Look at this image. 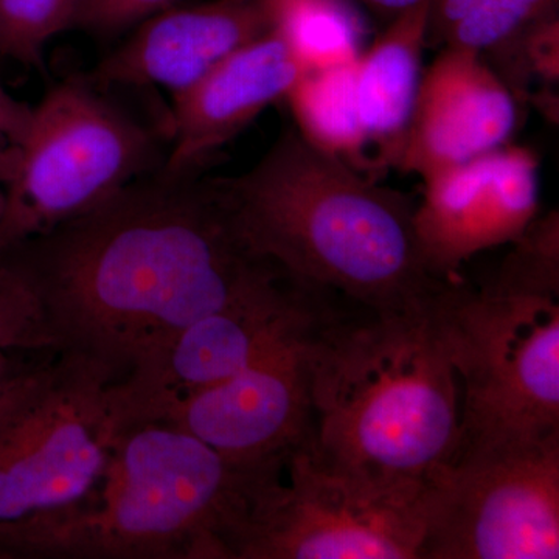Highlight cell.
Here are the masks:
<instances>
[{"instance_id":"d4e9b609","label":"cell","mask_w":559,"mask_h":559,"mask_svg":"<svg viewBox=\"0 0 559 559\" xmlns=\"http://www.w3.org/2000/svg\"><path fill=\"white\" fill-rule=\"evenodd\" d=\"M32 106L17 102L0 86V138L20 146L32 120Z\"/></svg>"},{"instance_id":"8992f818","label":"cell","mask_w":559,"mask_h":559,"mask_svg":"<svg viewBox=\"0 0 559 559\" xmlns=\"http://www.w3.org/2000/svg\"><path fill=\"white\" fill-rule=\"evenodd\" d=\"M558 299L495 285L473 293L459 282L441 294L460 384L459 448L559 433Z\"/></svg>"},{"instance_id":"603a6c76","label":"cell","mask_w":559,"mask_h":559,"mask_svg":"<svg viewBox=\"0 0 559 559\" xmlns=\"http://www.w3.org/2000/svg\"><path fill=\"white\" fill-rule=\"evenodd\" d=\"M176 0H75L72 27L94 35H116L151 14L168 9Z\"/></svg>"},{"instance_id":"5b68a950","label":"cell","mask_w":559,"mask_h":559,"mask_svg":"<svg viewBox=\"0 0 559 559\" xmlns=\"http://www.w3.org/2000/svg\"><path fill=\"white\" fill-rule=\"evenodd\" d=\"M108 364L58 352L43 380L0 415V558L33 525L90 496L123 429Z\"/></svg>"},{"instance_id":"7a4b0ae2","label":"cell","mask_w":559,"mask_h":559,"mask_svg":"<svg viewBox=\"0 0 559 559\" xmlns=\"http://www.w3.org/2000/svg\"><path fill=\"white\" fill-rule=\"evenodd\" d=\"M439 299L411 311L331 304L320 319L310 443L329 468L382 489H423L454 457L462 406Z\"/></svg>"},{"instance_id":"30bf717a","label":"cell","mask_w":559,"mask_h":559,"mask_svg":"<svg viewBox=\"0 0 559 559\" xmlns=\"http://www.w3.org/2000/svg\"><path fill=\"white\" fill-rule=\"evenodd\" d=\"M331 296L278 272L194 320L117 381L123 428L156 419L171 404L229 380L280 342L310 329Z\"/></svg>"},{"instance_id":"52a82bcc","label":"cell","mask_w":559,"mask_h":559,"mask_svg":"<svg viewBox=\"0 0 559 559\" xmlns=\"http://www.w3.org/2000/svg\"><path fill=\"white\" fill-rule=\"evenodd\" d=\"M154 143L130 116L80 81H66L33 108L3 186L0 250L97 207L145 176Z\"/></svg>"},{"instance_id":"ba28073f","label":"cell","mask_w":559,"mask_h":559,"mask_svg":"<svg viewBox=\"0 0 559 559\" xmlns=\"http://www.w3.org/2000/svg\"><path fill=\"white\" fill-rule=\"evenodd\" d=\"M423 507L419 559H558L559 433L459 448Z\"/></svg>"},{"instance_id":"8fae6325","label":"cell","mask_w":559,"mask_h":559,"mask_svg":"<svg viewBox=\"0 0 559 559\" xmlns=\"http://www.w3.org/2000/svg\"><path fill=\"white\" fill-rule=\"evenodd\" d=\"M323 314L229 380L171 404L156 419L242 465L283 462L312 437L310 347Z\"/></svg>"},{"instance_id":"7402d4cb","label":"cell","mask_w":559,"mask_h":559,"mask_svg":"<svg viewBox=\"0 0 559 559\" xmlns=\"http://www.w3.org/2000/svg\"><path fill=\"white\" fill-rule=\"evenodd\" d=\"M491 285L521 293L559 297V218L551 212L533 221L513 241Z\"/></svg>"},{"instance_id":"83f0119b","label":"cell","mask_w":559,"mask_h":559,"mask_svg":"<svg viewBox=\"0 0 559 559\" xmlns=\"http://www.w3.org/2000/svg\"><path fill=\"white\" fill-rule=\"evenodd\" d=\"M3 202H5V193H3V183L0 182V219H2Z\"/></svg>"},{"instance_id":"6da1fadb","label":"cell","mask_w":559,"mask_h":559,"mask_svg":"<svg viewBox=\"0 0 559 559\" xmlns=\"http://www.w3.org/2000/svg\"><path fill=\"white\" fill-rule=\"evenodd\" d=\"M61 352L120 377L178 331L283 272L235 227L215 179L140 178L97 207L10 246Z\"/></svg>"},{"instance_id":"e0dca14e","label":"cell","mask_w":559,"mask_h":559,"mask_svg":"<svg viewBox=\"0 0 559 559\" xmlns=\"http://www.w3.org/2000/svg\"><path fill=\"white\" fill-rule=\"evenodd\" d=\"M356 66L305 72L285 100L301 138L367 176L373 167L360 123Z\"/></svg>"},{"instance_id":"7c38bea8","label":"cell","mask_w":559,"mask_h":559,"mask_svg":"<svg viewBox=\"0 0 559 559\" xmlns=\"http://www.w3.org/2000/svg\"><path fill=\"white\" fill-rule=\"evenodd\" d=\"M414 224L429 270L457 280L484 250L513 242L539 210V160L532 150L500 146L423 180Z\"/></svg>"},{"instance_id":"5bb4252c","label":"cell","mask_w":559,"mask_h":559,"mask_svg":"<svg viewBox=\"0 0 559 559\" xmlns=\"http://www.w3.org/2000/svg\"><path fill=\"white\" fill-rule=\"evenodd\" d=\"M270 0H210L151 14L94 72L100 84L182 94L246 44L272 31Z\"/></svg>"},{"instance_id":"3957f363","label":"cell","mask_w":559,"mask_h":559,"mask_svg":"<svg viewBox=\"0 0 559 559\" xmlns=\"http://www.w3.org/2000/svg\"><path fill=\"white\" fill-rule=\"evenodd\" d=\"M242 240L289 277L371 310L429 307L457 280L433 274L415 205L286 130L249 171L215 179Z\"/></svg>"},{"instance_id":"9a60e30c","label":"cell","mask_w":559,"mask_h":559,"mask_svg":"<svg viewBox=\"0 0 559 559\" xmlns=\"http://www.w3.org/2000/svg\"><path fill=\"white\" fill-rule=\"evenodd\" d=\"M272 28L231 53L190 90L176 95L173 145L160 175L193 176L202 162L248 128L304 75Z\"/></svg>"},{"instance_id":"ffe728a7","label":"cell","mask_w":559,"mask_h":559,"mask_svg":"<svg viewBox=\"0 0 559 559\" xmlns=\"http://www.w3.org/2000/svg\"><path fill=\"white\" fill-rule=\"evenodd\" d=\"M61 352L31 272L14 248L0 250V358Z\"/></svg>"},{"instance_id":"277c9868","label":"cell","mask_w":559,"mask_h":559,"mask_svg":"<svg viewBox=\"0 0 559 559\" xmlns=\"http://www.w3.org/2000/svg\"><path fill=\"white\" fill-rule=\"evenodd\" d=\"M280 465L234 462L162 419L124 426L90 496L22 533L9 558L237 559Z\"/></svg>"},{"instance_id":"484cf974","label":"cell","mask_w":559,"mask_h":559,"mask_svg":"<svg viewBox=\"0 0 559 559\" xmlns=\"http://www.w3.org/2000/svg\"><path fill=\"white\" fill-rule=\"evenodd\" d=\"M353 2L364 3L381 16L389 17L390 21L399 17L400 14L406 13L421 3L429 2V0H353Z\"/></svg>"},{"instance_id":"d6986e66","label":"cell","mask_w":559,"mask_h":559,"mask_svg":"<svg viewBox=\"0 0 559 559\" xmlns=\"http://www.w3.org/2000/svg\"><path fill=\"white\" fill-rule=\"evenodd\" d=\"M558 10V0H430L428 46L491 53Z\"/></svg>"},{"instance_id":"cb8c5ba5","label":"cell","mask_w":559,"mask_h":559,"mask_svg":"<svg viewBox=\"0 0 559 559\" xmlns=\"http://www.w3.org/2000/svg\"><path fill=\"white\" fill-rule=\"evenodd\" d=\"M57 353L10 355L0 358V415L43 380Z\"/></svg>"},{"instance_id":"2e32d148","label":"cell","mask_w":559,"mask_h":559,"mask_svg":"<svg viewBox=\"0 0 559 559\" xmlns=\"http://www.w3.org/2000/svg\"><path fill=\"white\" fill-rule=\"evenodd\" d=\"M429 5L430 0L390 21L356 66L360 123L373 170L399 164L423 79Z\"/></svg>"},{"instance_id":"44dd1931","label":"cell","mask_w":559,"mask_h":559,"mask_svg":"<svg viewBox=\"0 0 559 559\" xmlns=\"http://www.w3.org/2000/svg\"><path fill=\"white\" fill-rule=\"evenodd\" d=\"M75 0H0V58L43 68L51 38L72 27Z\"/></svg>"},{"instance_id":"4fadbf2b","label":"cell","mask_w":559,"mask_h":559,"mask_svg":"<svg viewBox=\"0 0 559 559\" xmlns=\"http://www.w3.org/2000/svg\"><path fill=\"white\" fill-rule=\"evenodd\" d=\"M520 119L516 95L479 51L441 47L423 72L396 168L425 180L509 145Z\"/></svg>"},{"instance_id":"9c48e42d","label":"cell","mask_w":559,"mask_h":559,"mask_svg":"<svg viewBox=\"0 0 559 559\" xmlns=\"http://www.w3.org/2000/svg\"><path fill=\"white\" fill-rule=\"evenodd\" d=\"M311 439L253 502L237 559H419L423 489H382L329 468Z\"/></svg>"},{"instance_id":"4316f807","label":"cell","mask_w":559,"mask_h":559,"mask_svg":"<svg viewBox=\"0 0 559 559\" xmlns=\"http://www.w3.org/2000/svg\"><path fill=\"white\" fill-rule=\"evenodd\" d=\"M17 146L9 140L0 138V182L5 186L11 171H13L14 162H16Z\"/></svg>"},{"instance_id":"ac0fdd59","label":"cell","mask_w":559,"mask_h":559,"mask_svg":"<svg viewBox=\"0 0 559 559\" xmlns=\"http://www.w3.org/2000/svg\"><path fill=\"white\" fill-rule=\"evenodd\" d=\"M275 32L305 72L358 61L366 25L353 0H270Z\"/></svg>"}]
</instances>
